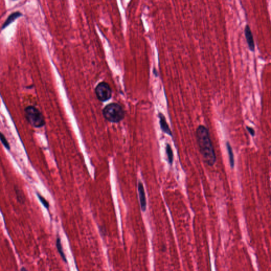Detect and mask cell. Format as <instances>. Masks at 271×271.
Masks as SVG:
<instances>
[{
  "label": "cell",
  "instance_id": "cell-9",
  "mask_svg": "<svg viewBox=\"0 0 271 271\" xmlns=\"http://www.w3.org/2000/svg\"><path fill=\"white\" fill-rule=\"evenodd\" d=\"M226 147L228 151V155H229V163H230V167L232 168L234 167L235 165V159H234V155H233V151L232 149V146L230 145V143L227 141L226 142Z\"/></svg>",
  "mask_w": 271,
  "mask_h": 271
},
{
  "label": "cell",
  "instance_id": "cell-12",
  "mask_svg": "<svg viewBox=\"0 0 271 271\" xmlns=\"http://www.w3.org/2000/svg\"><path fill=\"white\" fill-rule=\"evenodd\" d=\"M0 141H1L2 144L3 145L4 147H5L7 149L10 150V146L9 143L8 142V141H7V139H6V138H5L4 135L3 134H2L1 132H0Z\"/></svg>",
  "mask_w": 271,
  "mask_h": 271
},
{
  "label": "cell",
  "instance_id": "cell-7",
  "mask_svg": "<svg viewBox=\"0 0 271 271\" xmlns=\"http://www.w3.org/2000/svg\"><path fill=\"white\" fill-rule=\"evenodd\" d=\"M158 117L160 118V124L161 125V128L163 132L165 134H167L168 135L172 137V132L170 129L169 125L166 121V119L165 118V116L163 114L160 113L158 114Z\"/></svg>",
  "mask_w": 271,
  "mask_h": 271
},
{
  "label": "cell",
  "instance_id": "cell-16",
  "mask_svg": "<svg viewBox=\"0 0 271 271\" xmlns=\"http://www.w3.org/2000/svg\"><path fill=\"white\" fill-rule=\"evenodd\" d=\"M21 271H23V270H24V271H27V269H26V268H22L21 269Z\"/></svg>",
  "mask_w": 271,
  "mask_h": 271
},
{
  "label": "cell",
  "instance_id": "cell-8",
  "mask_svg": "<svg viewBox=\"0 0 271 271\" xmlns=\"http://www.w3.org/2000/svg\"><path fill=\"white\" fill-rule=\"evenodd\" d=\"M21 16H22V14L19 12H14L13 13L11 14L10 16L8 17V18L7 19V20L5 21V23H4L3 26H2V29L5 28L9 26V24H11L12 22H13L16 19H17Z\"/></svg>",
  "mask_w": 271,
  "mask_h": 271
},
{
  "label": "cell",
  "instance_id": "cell-2",
  "mask_svg": "<svg viewBox=\"0 0 271 271\" xmlns=\"http://www.w3.org/2000/svg\"><path fill=\"white\" fill-rule=\"evenodd\" d=\"M103 115L109 121L117 123L124 119L125 112L120 105L112 103L105 106L103 110Z\"/></svg>",
  "mask_w": 271,
  "mask_h": 271
},
{
  "label": "cell",
  "instance_id": "cell-10",
  "mask_svg": "<svg viewBox=\"0 0 271 271\" xmlns=\"http://www.w3.org/2000/svg\"><path fill=\"white\" fill-rule=\"evenodd\" d=\"M56 247L59 252V253L60 254V256L62 257V259H63V261L67 263V259L66 258L65 255L64 253L63 249L62 247V244H61V241H60V238H57L56 240Z\"/></svg>",
  "mask_w": 271,
  "mask_h": 271
},
{
  "label": "cell",
  "instance_id": "cell-1",
  "mask_svg": "<svg viewBox=\"0 0 271 271\" xmlns=\"http://www.w3.org/2000/svg\"><path fill=\"white\" fill-rule=\"evenodd\" d=\"M196 136L203 161L209 166H212L216 161V155L208 129L204 125H199L196 131Z\"/></svg>",
  "mask_w": 271,
  "mask_h": 271
},
{
  "label": "cell",
  "instance_id": "cell-11",
  "mask_svg": "<svg viewBox=\"0 0 271 271\" xmlns=\"http://www.w3.org/2000/svg\"><path fill=\"white\" fill-rule=\"evenodd\" d=\"M166 152L168 157V162L171 165H172L173 161V153L171 146L168 144H167L166 146Z\"/></svg>",
  "mask_w": 271,
  "mask_h": 271
},
{
  "label": "cell",
  "instance_id": "cell-15",
  "mask_svg": "<svg viewBox=\"0 0 271 271\" xmlns=\"http://www.w3.org/2000/svg\"><path fill=\"white\" fill-rule=\"evenodd\" d=\"M154 73L155 75L157 76V73L156 72V70H155V69L154 70Z\"/></svg>",
  "mask_w": 271,
  "mask_h": 271
},
{
  "label": "cell",
  "instance_id": "cell-3",
  "mask_svg": "<svg viewBox=\"0 0 271 271\" xmlns=\"http://www.w3.org/2000/svg\"><path fill=\"white\" fill-rule=\"evenodd\" d=\"M25 116L28 122L35 128H41L45 125V121L43 114L34 106L30 105L26 108Z\"/></svg>",
  "mask_w": 271,
  "mask_h": 271
},
{
  "label": "cell",
  "instance_id": "cell-4",
  "mask_svg": "<svg viewBox=\"0 0 271 271\" xmlns=\"http://www.w3.org/2000/svg\"><path fill=\"white\" fill-rule=\"evenodd\" d=\"M95 92L96 97L100 101H106L111 98V89L106 83L101 82L98 84L95 89Z\"/></svg>",
  "mask_w": 271,
  "mask_h": 271
},
{
  "label": "cell",
  "instance_id": "cell-14",
  "mask_svg": "<svg viewBox=\"0 0 271 271\" xmlns=\"http://www.w3.org/2000/svg\"><path fill=\"white\" fill-rule=\"evenodd\" d=\"M246 129H247V131H248L249 134L252 137H254V136L255 135V130L253 128L251 127H248V126H246Z\"/></svg>",
  "mask_w": 271,
  "mask_h": 271
},
{
  "label": "cell",
  "instance_id": "cell-13",
  "mask_svg": "<svg viewBox=\"0 0 271 271\" xmlns=\"http://www.w3.org/2000/svg\"><path fill=\"white\" fill-rule=\"evenodd\" d=\"M37 196H38V198L39 199V200L41 202V203L43 204V206L45 207V208L48 209L49 207V204L48 201H47L43 197H42L39 193H37Z\"/></svg>",
  "mask_w": 271,
  "mask_h": 271
},
{
  "label": "cell",
  "instance_id": "cell-6",
  "mask_svg": "<svg viewBox=\"0 0 271 271\" xmlns=\"http://www.w3.org/2000/svg\"><path fill=\"white\" fill-rule=\"evenodd\" d=\"M138 190L139 192V199H140V202H141V208L142 211H146V196H145V192L144 187L143 184L139 181L138 184Z\"/></svg>",
  "mask_w": 271,
  "mask_h": 271
},
{
  "label": "cell",
  "instance_id": "cell-5",
  "mask_svg": "<svg viewBox=\"0 0 271 271\" xmlns=\"http://www.w3.org/2000/svg\"><path fill=\"white\" fill-rule=\"evenodd\" d=\"M244 33H245V36L246 39L247 41L249 49L250 50L251 52H254L255 51V43H254V38H253L252 32V30L251 29V27L248 24H247L245 26Z\"/></svg>",
  "mask_w": 271,
  "mask_h": 271
}]
</instances>
